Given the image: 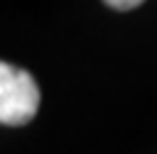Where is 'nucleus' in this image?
Returning a JSON list of instances; mask_svg holds the SVG:
<instances>
[{
	"label": "nucleus",
	"instance_id": "nucleus-2",
	"mask_svg": "<svg viewBox=\"0 0 157 154\" xmlns=\"http://www.w3.org/2000/svg\"><path fill=\"white\" fill-rule=\"evenodd\" d=\"M108 7H113V10H120V12H128V10H135V7H140L145 0H103Z\"/></svg>",
	"mask_w": 157,
	"mask_h": 154
},
{
	"label": "nucleus",
	"instance_id": "nucleus-1",
	"mask_svg": "<svg viewBox=\"0 0 157 154\" xmlns=\"http://www.w3.org/2000/svg\"><path fill=\"white\" fill-rule=\"evenodd\" d=\"M39 110V88L29 71L7 61L0 64V122L10 127L27 125Z\"/></svg>",
	"mask_w": 157,
	"mask_h": 154
}]
</instances>
